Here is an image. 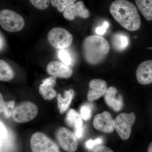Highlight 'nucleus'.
Here are the masks:
<instances>
[{
    "label": "nucleus",
    "instance_id": "obj_1",
    "mask_svg": "<svg viewBox=\"0 0 152 152\" xmlns=\"http://www.w3.org/2000/svg\"><path fill=\"white\" fill-rule=\"evenodd\" d=\"M110 11L116 21L126 29L133 31L140 27V18L137 10L130 2L117 0L112 3Z\"/></svg>",
    "mask_w": 152,
    "mask_h": 152
},
{
    "label": "nucleus",
    "instance_id": "obj_2",
    "mask_svg": "<svg viewBox=\"0 0 152 152\" xmlns=\"http://www.w3.org/2000/svg\"><path fill=\"white\" fill-rule=\"evenodd\" d=\"M110 50L108 42L98 35L88 36L85 38L82 44L84 58L87 63L94 65L102 62Z\"/></svg>",
    "mask_w": 152,
    "mask_h": 152
},
{
    "label": "nucleus",
    "instance_id": "obj_3",
    "mask_svg": "<svg viewBox=\"0 0 152 152\" xmlns=\"http://www.w3.org/2000/svg\"><path fill=\"white\" fill-rule=\"evenodd\" d=\"M25 21L22 16L11 10H3L0 12V25L6 31L16 32L23 29Z\"/></svg>",
    "mask_w": 152,
    "mask_h": 152
},
{
    "label": "nucleus",
    "instance_id": "obj_4",
    "mask_svg": "<svg viewBox=\"0 0 152 152\" xmlns=\"http://www.w3.org/2000/svg\"><path fill=\"white\" fill-rule=\"evenodd\" d=\"M136 119L134 112L130 113H122L114 120V126L120 137L123 140L129 138L132 132V128Z\"/></svg>",
    "mask_w": 152,
    "mask_h": 152
},
{
    "label": "nucleus",
    "instance_id": "obj_5",
    "mask_svg": "<svg viewBox=\"0 0 152 152\" xmlns=\"http://www.w3.org/2000/svg\"><path fill=\"white\" fill-rule=\"evenodd\" d=\"M30 144L33 152H61L55 142L40 132L33 134Z\"/></svg>",
    "mask_w": 152,
    "mask_h": 152
},
{
    "label": "nucleus",
    "instance_id": "obj_6",
    "mask_svg": "<svg viewBox=\"0 0 152 152\" xmlns=\"http://www.w3.org/2000/svg\"><path fill=\"white\" fill-rule=\"evenodd\" d=\"M38 113V107L35 104L30 102H23L14 108L12 118L16 122L27 123L34 119Z\"/></svg>",
    "mask_w": 152,
    "mask_h": 152
},
{
    "label": "nucleus",
    "instance_id": "obj_7",
    "mask_svg": "<svg viewBox=\"0 0 152 152\" xmlns=\"http://www.w3.org/2000/svg\"><path fill=\"white\" fill-rule=\"evenodd\" d=\"M48 40L52 47L62 50L72 45L73 37L67 30L62 28L56 27L52 29L49 32Z\"/></svg>",
    "mask_w": 152,
    "mask_h": 152
},
{
    "label": "nucleus",
    "instance_id": "obj_8",
    "mask_svg": "<svg viewBox=\"0 0 152 152\" xmlns=\"http://www.w3.org/2000/svg\"><path fill=\"white\" fill-rule=\"evenodd\" d=\"M56 137L60 146L66 151L75 152L77 149V138L75 133L67 128H60L57 131Z\"/></svg>",
    "mask_w": 152,
    "mask_h": 152
},
{
    "label": "nucleus",
    "instance_id": "obj_9",
    "mask_svg": "<svg viewBox=\"0 0 152 152\" xmlns=\"http://www.w3.org/2000/svg\"><path fill=\"white\" fill-rule=\"evenodd\" d=\"M93 125L95 129L102 132L112 133L115 129L114 120L111 115L107 111L96 115L93 121Z\"/></svg>",
    "mask_w": 152,
    "mask_h": 152
},
{
    "label": "nucleus",
    "instance_id": "obj_10",
    "mask_svg": "<svg viewBox=\"0 0 152 152\" xmlns=\"http://www.w3.org/2000/svg\"><path fill=\"white\" fill-rule=\"evenodd\" d=\"M64 18L69 20H73L76 17L87 19L90 17L89 11L86 7L83 2L79 1L73 3L65 10L63 13Z\"/></svg>",
    "mask_w": 152,
    "mask_h": 152
},
{
    "label": "nucleus",
    "instance_id": "obj_11",
    "mask_svg": "<svg viewBox=\"0 0 152 152\" xmlns=\"http://www.w3.org/2000/svg\"><path fill=\"white\" fill-rule=\"evenodd\" d=\"M107 89V84L105 81L101 79H93L89 83L87 99L89 102L96 100L104 96Z\"/></svg>",
    "mask_w": 152,
    "mask_h": 152
},
{
    "label": "nucleus",
    "instance_id": "obj_12",
    "mask_svg": "<svg viewBox=\"0 0 152 152\" xmlns=\"http://www.w3.org/2000/svg\"><path fill=\"white\" fill-rule=\"evenodd\" d=\"M104 100L107 105L115 111H120L124 107L122 96L119 94L115 87L111 86L107 89L104 95Z\"/></svg>",
    "mask_w": 152,
    "mask_h": 152
},
{
    "label": "nucleus",
    "instance_id": "obj_13",
    "mask_svg": "<svg viewBox=\"0 0 152 152\" xmlns=\"http://www.w3.org/2000/svg\"><path fill=\"white\" fill-rule=\"evenodd\" d=\"M46 70L49 75L62 78H68L73 74L72 70L69 66L57 61L49 63Z\"/></svg>",
    "mask_w": 152,
    "mask_h": 152
},
{
    "label": "nucleus",
    "instance_id": "obj_14",
    "mask_svg": "<svg viewBox=\"0 0 152 152\" xmlns=\"http://www.w3.org/2000/svg\"><path fill=\"white\" fill-rule=\"evenodd\" d=\"M136 77L141 84L152 83V60L145 61L139 65L136 71Z\"/></svg>",
    "mask_w": 152,
    "mask_h": 152
},
{
    "label": "nucleus",
    "instance_id": "obj_15",
    "mask_svg": "<svg viewBox=\"0 0 152 152\" xmlns=\"http://www.w3.org/2000/svg\"><path fill=\"white\" fill-rule=\"evenodd\" d=\"M75 95V92L73 89L65 91L64 98H62L60 94L58 95V108L60 113L63 115L66 113Z\"/></svg>",
    "mask_w": 152,
    "mask_h": 152
},
{
    "label": "nucleus",
    "instance_id": "obj_16",
    "mask_svg": "<svg viewBox=\"0 0 152 152\" xmlns=\"http://www.w3.org/2000/svg\"><path fill=\"white\" fill-rule=\"evenodd\" d=\"M66 122L69 126L74 129V131L83 128L81 115L74 109L69 110L66 117Z\"/></svg>",
    "mask_w": 152,
    "mask_h": 152
},
{
    "label": "nucleus",
    "instance_id": "obj_17",
    "mask_svg": "<svg viewBox=\"0 0 152 152\" xmlns=\"http://www.w3.org/2000/svg\"><path fill=\"white\" fill-rule=\"evenodd\" d=\"M112 42L114 48L118 51H122L127 48L129 39L124 33H117L113 36Z\"/></svg>",
    "mask_w": 152,
    "mask_h": 152
},
{
    "label": "nucleus",
    "instance_id": "obj_18",
    "mask_svg": "<svg viewBox=\"0 0 152 152\" xmlns=\"http://www.w3.org/2000/svg\"><path fill=\"white\" fill-rule=\"evenodd\" d=\"M139 11L146 20H152V0H135Z\"/></svg>",
    "mask_w": 152,
    "mask_h": 152
},
{
    "label": "nucleus",
    "instance_id": "obj_19",
    "mask_svg": "<svg viewBox=\"0 0 152 152\" xmlns=\"http://www.w3.org/2000/svg\"><path fill=\"white\" fill-rule=\"evenodd\" d=\"M13 77V72L10 66L4 60H0V80L8 81Z\"/></svg>",
    "mask_w": 152,
    "mask_h": 152
},
{
    "label": "nucleus",
    "instance_id": "obj_20",
    "mask_svg": "<svg viewBox=\"0 0 152 152\" xmlns=\"http://www.w3.org/2000/svg\"><path fill=\"white\" fill-rule=\"evenodd\" d=\"M56 77L53 76L42 80V84L39 87V93L42 95L53 89L56 84Z\"/></svg>",
    "mask_w": 152,
    "mask_h": 152
},
{
    "label": "nucleus",
    "instance_id": "obj_21",
    "mask_svg": "<svg viewBox=\"0 0 152 152\" xmlns=\"http://www.w3.org/2000/svg\"><path fill=\"white\" fill-rule=\"evenodd\" d=\"M0 96H1V98H0L1 113H4L6 117L9 118L12 115V113L15 107V102L13 101H11L5 102L3 99L1 94Z\"/></svg>",
    "mask_w": 152,
    "mask_h": 152
},
{
    "label": "nucleus",
    "instance_id": "obj_22",
    "mask_svg": "<svg viewBox=\"0 0 152 152\" xmlns=\"http://www.w3.org/2000/svg\"><path fill=\"white\" fill-rule=\"evenodd\" d=\"M77 0H51L52 5L56 7L60 12H63L69 6Z\"/></svg>",
    "mask_w": 152,
    "mask_h": 152
},
{
    "label": "nucleus",
    "instance_id": "obj_23",
    "mask_svg": "<svg viewBox=\"0 0 152 152\" xmlns=\"http://www.w3.org/2000/svg\"><path fill=\"white\" fill-rule=\"evenodd\" d=\"M80 112L82 118L85 121H89L92 115L91 107L90 105L87 104L83 105L81 107Z\"/></svg>",
    "mask_w": 152,
    "mask_h": 152
},
{
    "label": "nucleus",
    "instance_id": "obj_24",
    "mask_svg": "<svg viewBox=\"0 0 152 152\" xmlns=\"http://www.w3.org/2000/svg\"><path fill=\"white\" fill-rule=\"evenodd\" d=\"M29 1L35 7L40 10H45L48 8L51 2V0H29Z\"/></svg>",
    "mask_w": 152,
    "mask_h": 152
},
{
    "label": "nucleus",
    "instance_id": "obj_25",
    "mask_svg": "<svg viewBox=\"0 0 152 152\" xmlns=\"http://www.w3.org/2000/svg\"><path fill=\"white\" fill-rule=\"evenodd\" d=\"M58 57L63 64L69 66L72 62L70 55L66 50L62 49L58 52Z\"/></svg>",
    "mask_w": 152,
    "mask_h": 152
},
{
    "label": "nucleus",
    "instance_id": "obj_26",
    "mask_svg": "<svg viewBox=\"0 0 152 152\" xmlns=\"http://www.w3.org/2000/svg\"><path fill=\"white\" fill-rule=\"evenodd\" d=\"M103 142V140L101 137L97 138L94 140L90 139L86 142V147L88 149L91 150L94 148H96L98 146L100 145Z\"/></svg>",
    "mask_w": 152,
    "mask_h": 152
},
{
    "label": "nucleus",
    "instance_id": "obj_27",
    "mask_svg": "<svg viewBox=\"0 0 152 152\" xmlns=\"http://www.w3.org/2000/svg\"><path fill=\"white\" fill-rule=\"evenodd\" d=\"M109 27L108 22L105 21L101 27H98L96 29V33L98 35H103L107 32V29Z\"/></svg>",
    "mask_w": 152,
    "mask_h": 152
},
{
    "label": "nucleus",
    "instance_id": "obj_28",
    "mask_svg": "<svg viewBox=\"0 0 152 152\" xmlns=\"http://www.w3.org/2000/svg\"><path fill=\"white\" fill-rule=\"evenodd\" d=\"M93 152H114L108 147L104 145H99L96 147Z\"/></svg>",
    "mask_w": 152,
    "mask_h": 152
},
{
    "label": "nucleus",
    "instance_id": "obj_29",
    "mask_svg": "<svg viewBox=\"0 0 152 152\" xmlns=\"http://www.w3.org/2000/svg\"><path fill=\"white\" fill-rule=\"evenodd\" d=\"M0 130H1V138L3 139L7 137V131L5 126L3 124L2 122L1 121L0 122Z\"/></svg>",
    "mask_w": 152,
    "mask_h": 152
},
{
    "label": "nucleus",
    "instance_id": "obj_30",
    "mask_svg": "<svg viewBox=\"0 0 152 152\" xmlns=\"http://www.w3.org/2000/svg\"><path fill=\"white\" fill-rule=\"evenodd\" d=\"M1 50L3 49L4 48V45L5 41L4 39V38L3 37L2 35L1 34Z\"/></svg>",
    "mask_w": 152,
    "mask_h": 152
},
{
    "label": "nucleus",
    "instance_id": "obj_31",
    "mask_svg": "<svg viewBox=\"0 0 152 152\" xmlns=\"http://www.w3.org/2000/svg\"><path fill=\"white\" fill-rule=\"evenodd\" d=\"M148 152H152V142L148 148Z\"/></svg>",
    "mask_w": 152,
    "mask_h": 152
},
{
    "label": "nucleus",
    "instance_id": "obj_32",
    "mask_svg": "<svg viewBox=\"0 0 152 152\" xmlns=\"http://www.w3.org/2000/svg\"><path fill=\"white\" fill-rule=\"evenodd\" d=\"M148 49H152V48H148Z\"/></svg>",
    "mask_w": 152,
    "mask_h": 152
}]
</instances>
